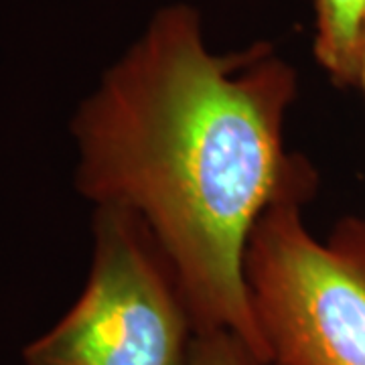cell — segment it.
<instances>
[{"label": "cell", "instance_id": "cell-1", "mask_svg": "<svg viewBox=\"0 0 365 365\" xmlns=\"http://www.w3.org/2000/svg\"><path fill=\"white\" fill-rule=\"evenodd\" d=\"M294 98L297 73L268 45L209 51L197 11L175 4L153 16L71 120L79 193L138 217L195 333L230 331L266 365L246 252L266 209L313 193L311 167L284 150Z\"/></svg>", "mask_w": 365, "mask_h": 365}, {"label": "cell", "instance_id": "cell-2", "mask_svg": "<svg viewBox=\"0 0 365 365\" xmlns=\"http://www.w3.org/2000/svg\"><path fill=\"white\" fill-rule=\"evenodd\" d=\"M304 199L264 211L250 235L246 280L272 365H365V223L321 244Z\"/></svg>", "mask_w": 365, "mask_h": 365}, {"label": "cell", "instance_id": "cell-3", "mask_svg": "<svg viewBox=\"0 0 365 365\" xmlns=\"http://www.w3.org/2000/svg\"><path fill=\"white\" fill-rule=\"evenodd\" d=\"M86 287L23 349L25 365H187L195 335L179 282L128 211L96 207Z\"/></svg>", "mask_w": 365, "mask_h": 365}, {"label": "cell", "instance_id": "cell-4", "mask_svg": "<svg viewBox=\"0 0 365 365\" xmlns=\"http://www.w3.org/2000/svg\"><path fill=\"white\" fill-rule=\"evenodd\" d=\"M314 55L333 81H359L365 53V0H313Z\"/></svg>", "mask_w": 365, "mask_h": 365}, {"label": "cell", "instance_id": "cell-5", "mask_svg": "<svg viewBox=\"0 0 365 365\" xmlns=\"http://www.w3.org/2000/svg\"><path fill=\"white\" fill-rule=\"evenodd\" d=\"M187 365H266L244 341L230 331L195 333Z\"/></svg>", "mask_w": 365, "mask_h": 365}, {"label": "cell", "instance_id": "cell-6", "mask_svg": "<svg viewBox=\"0 0 365 365\" xmlns=\"http://www.w3.org/2000/svg\"><path fill=\"white\" fill-rule=\"evenodd\" d=\"M359 83L364 86V90H365V53H364V61H361V71H359Z\"/></svg>", "mask_w": 365, "mask_h": 365}]
</instances>
